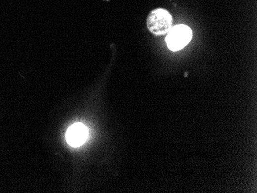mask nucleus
Instances as JSON below:
<instances>
[{
    "label": "nucleus",
    "mask_w": 257,
    "mask_h": 193,
    "mask_svg": "<svg viewBox=\"0 0 257 193\" xmlns=\"http://www.w3.org/2000/svg\"><path fill=\"white\" fill-rule=\"evenodd\" d=\"M147 26L155 36L166 35L173 28V17L166 9H154L147 17Z\"/></svg>",
    "instance_id": "obj_1"
},
{
    "label": "nucleus",
    "mask_w": 257,
    "mask_h": 193,
    "mask_svg": "<svg viewBox=\"0 0 257 193\" xmlns=\"http://www.w3.org/2000/svg\"><path fill=\"white\" fill-rule=\"evenodd\" d=\"M192 32L189 26L177 25L169 32L166 42L170 50L178 51L186 46L192 39Z\"/></svg>",
    "instance_id": "obj_2"
},
{
    "label": "nucleus",
    "mask_w": 257,
    "mask_h": 193,
    "mask_svg": "<svg viewBox=\"0 0 257 193\" xmlns=\"http://www.w3.org/2000/svg\"><path fill=\"white\" fill-rule=\"evenodd\" d=\"M88 136V130L84 125L76 123L69 128L66 135L67 141L70 146H79L83 144Z\"/></svg>",
    "instance_id": "obj_3"
}]
</instances>
